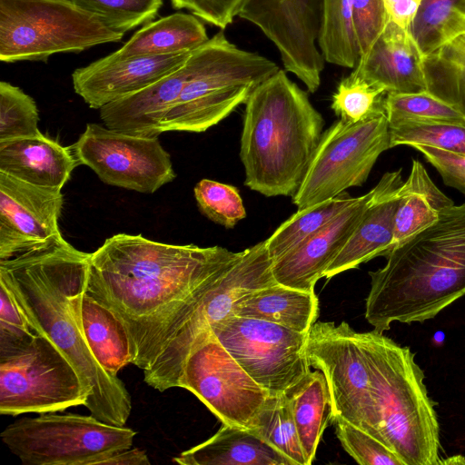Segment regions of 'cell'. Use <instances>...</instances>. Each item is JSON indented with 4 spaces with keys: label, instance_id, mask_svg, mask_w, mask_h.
<instances>
[{
    "label": "cell",
    "instance_id": "cell-1",
    "mask_svg": "<svg viewBox=\"0 0 465 465\" xmlns=\"http://www.w3.org/2000/svg\"><path fill=\"white\" fill-rule=\"evenodd\" d=\"M91 253L63 237L49 245L0 261V282L12 292L34 330L69 359L89 392L84 404L99 420L123 427L132 411L124 382L95 361L84 338L80 303Z\"/></svg>",
    "mask_w": 465,
    "mask_h": 465
},
{
    "label": "cell",
    "instance_id": "cell-2",
    "mask_svg": "<svg viewBox=\"0 0 465 465\" xmlns=\"http://www.w3.org/2000/svg\"><path fill=\"white\" fill-rule=\"evenodd\" d=\"M239 252L118 233L91 253L85 292L124 322L132 353L147 331Z\"/></svg>",
    "mask_w": 465,
    "mask_h": 465
},
{
    "label": "cell",
    "instance_id": "cell-3",
    "mask_svg": "<svg viewBox=\"0 0 465 465\" xmlns=\"http://www.w3.org/2000/svg\"><path fill=\"white\" fill-rule=\"evenodd\" d=\"M369 272L365 319L384 332L394 322H423L465 295V203L394 247Z\"/></svg>",
    "mask_w": 465,
    "mask_h": 465
},
{
    "label": "cell",
    "instance_id": "cell-4",
    "mask_svg": "<svg viewBox=\"0 0 465 465\" xmlns=\"http://www.w3.org/2000/svg\"><path fill=\"white\" fill-rule=\"evenodd\" d=\"M244 104L240 148L244 184L267 197H292L322 138L323 117L282 69L260 84Z\"/></svg>",
    "mask_w": 465,
    "mask_h": 465
},
{
    "label": "cell",
    "instance_id": "cell-5",
    "mask_svg": "<svg viewBox=\"0 0 465 465\" xmlns=\"http://www.w3.org/2000/svg\"><path fill=\"white\" fill-rule=\"evenodd\" d=\"M274 284L266 240L239 252L147 331L132 364L143 370V381L160 392L176 388L196 339L233 314L234 302L243 294Z\"/></svg>",
    "mask_w": 465,
    "mask_h": 465
},
{
    "label": "cell",
    "instance_id": "cell-6",
    "mask_svg": "<svg viewBox=\"0 0 465 465\" xmlns=\"http://www.w3.org/2000/svg\"><path fill=\"white\" fill-rule=\"evenodd\" d=\"M377 429L406 465H440V424L415 354L375 330L361 332Z\"/></svg>",
    "mask_w": 465,
    "mask_h": 465
},
{
    "label": "cell",
    "instance_id": "cell-7",
    "mask_svg": "<svg viewBox=\"0 0 465 465\" xmlns=\"http://www.w3.org/2000/svg\"><path fill=\"white\" fill-rule=\"evenodd\" d=\"M192 71L161 124L162 133H202L227 117L280 68L270 59L242 50L223 31L192 52Z\"/></svg>",
    "mask_w": 465,
    "mask_h": 465
},
{
    "label": "cell",
    "instance_id": "cell-8",
    "mask_svg": "<svg viewBox=\"0 0 465 465\" xmlns=\"http://www.w3.org/2000/svg\"><path fill=\"white\" fill-rule=\"evenodd\" d=\"M125 33L67 0H0V60L45 61L120 42Z\"/></svg>",
    "mask_w": 465,
    "mask_h": 465
},
{
    "label": "cell",
    "instance_id": "cell-9",
    "mask_svg": "<svg viewBox=\"0 0 465 465\" xmlns=\"http://www.w3.org/2000/svg\"><path fill=\"white\" fill-rule=\"evenodd\" d=\"M135 435L92 414L46 412L9 424L0 437L25 465H100L105 457L132 448Z\"/></svg>",
    "mask_w": 465,
    "mask_h": 465
},
{
    "label": "cell",
    "instance_id": "cell-10",
    "mask_svg": "<svg viewBox=\"0 0 465 465\" xmlns=\"http://www.w3.org/2000/svg\"><path fill=\"white\" fill-rule=\"evenodd\" d=\"M89 392L69 359L47 337L0 351V414L62 411Z\"/></svg>",
    "mask_w": 465,
    "mask_h": 465
},
{
    "label": "cell",
    "instance_id": "cell-11",
    "mask_svg": "<svg viewBox=\"0 0 465 465\" xmlns=\"http://www.w3.org/2000/svg\"><path fill=\"white\" fill-rule=\"evenodd\" d=\"M388 149L391 136L384 112L355 124L337 120L322 133L301 186L292 197L297 211L361 186Z\"/></svg>",
    "mask_w": 465,
    "mask_h": 465
},
{
    "label": "cell",
    "instance_id": "cell-12",
    "mask_svg": "<svg viewBox=\"0 0 465 465\" xmlns=\"http://www.w3.org/2000/svg\"><path fill=\"white\" fill-rule=\"evenodd\" d=\"M215 337L270 395L289 394L312 371L308 333L232 314L212 326Z\"/></svg>",
    "mask_w": 465,
    "mask_h": 465
},
{
    "label": "cell",
    "instance_id": "cell-13",
    "mask_svg": "<svg viewBox=\"0 0 465 465\" xmlns=\"http://www.w3.org/2000/svg\"><path fill=\"white\" fill-rule=\"evenodd\" d=\"M306 351L311 366L320 370L326 379L332 405L331 421L341 418L386 443L377 429L361 332L344 321L340 324L315 322L308 332Z\"/></svg>",
    "mask_w": 465,
    "mask_h": 465
},
{
    "label": "cell",
    "instance_id": "cell-14",
    "mask_svg": "<svg viewBox=\"0 0 465 465\" xmlns=\"http://www.w3.org/2000/svg\"><path fill=\"white\" fill-rule=\"evenodd\" d=\"M177 387L194 394L223 424L245 430L253 428L270 396L221 344L212 329L194 341Z\"/></svg>",
    "mask_w": 465,
    "mask_h": 465
},
{
    "label": "cell",
    "instance_id": "cell-15",
    "mask_svg": "<svg viewBox=\"0 0 465 465\" xmlns=\"http://www.w3.org/2000/svg\"><path fill=\"white\" fill-rule=\"evenodd\" d=\"M79 164L91 168L104 183L153 193L173 181L169 153L158 136H141L88 124L70 146Z\"/></svg>",
    "mask_w": 465,
    "mask_h": 465
},
{
    "label": "cell",
    "instance_id": "cell-16",
    "mask_svg": "<svg viewBox=\"0 0 465 465\" xmlns=\"http://www.w3.org/2000/svg\"><path fill=\"white\" fill-rule=\"evenodd\" d=\"M238 16L262 30L277 47L285 70L310 93L318 90L325 63L316 44L322 0H242Z\"/></svg>",
    "mask_w": 465,
    "mask_h": 465
},
{
    "label": "cell",
    "instance_id": "cell-17",
    "mask_svg": "<svg viewBox=\"0 0 465 465\" xmlns=\"http://www.w3.org/2000/svg\"><path fill=\"white\" fill-rule=\"evenodd\" d=\"M60 189L40 187L0 173V261L63 237Z\"/></svg>",
    "mask_w": 465,
    "mask_h": 465
},
{
    "label": "cell",
    "instance_id": "cell-18",
    "mask_svg": "<svg viewBox=\"0 0 465 465\" xmlns=\"http://www.w3.org/2000/svg\"><path fill=\"white\" fill-rule=\"evenodd\" d=\"M191 54L126 58L109 54L75 69L72 74L74 90L90 108L100 109L159 81L181 67Z\"/></svg>",
    "mask_w": 465,
    "mask_h": 465
},
{
    "label": "cell",
    "instance_id": "cell-19",
    "mask_svg": "<svg viewBox=\"0 0 465 465\" xmlns=\"http://www.w3.org/2000/svg\"><path fill=\"white\" fill-rule=\"evenodd\" d=\"M373 189L353 202L298 247L272 262L277 283L314 292L316 282L344 247L361 220Z\"/></svg>",
    "mask_w": 465,
    "mask_h": 465
},
{
    "label": "cell",
    "instance_id": "cell-20",
    "mask_svg": "<svg viewBox=\"0 0 465 465\" xmlns=\"http://www.w3.org/2000/svg\"><path fill=\"white\" fill-rule=\"evenodd\" d=\"M401 169L386 172L373 187V194L350 239L324 273L331 277L375 257L383 256L393 238L399 205Z\"/></svg>",
    "mask_w": 465,
    "mask_h": 465
},
{
    "label": "cell",
    "instance_id": "cell-21",
    "mask_svg": "<svg viewBox=\"0 0 465 465\" xmlns=\"http://www.w3.org/2000/svg\"><path fill=\"white\" fill-rule=\"evenodd\" d=\"M352 72L386 93L426 91L422 54L409 31L391 20Z\"/></svg>",
    "mask_w": 465,
    "mask_h": 465
},
{
    "label": "cell",
    "instance_id": "cell-22",
    "mask_svg": "<svg viewBox=\"0 0 465 465\" xmlns=\"http://www.w3.org/2000/svg\"><path fill=\"white\" fill-rule=\"evenodd\" d=\"M191 71L189 56L181 67L159 81L100 108L102 121L106 127L117 132L159 136L163 134L162 121L179 97Z\"/></svg>",
    "mask_w": 465,
    "mask_h": 465
},
{
    "label": "cell",
    "instance_id": "cell-23",
    "mask_svg": "<svg viewBox=\"0 0 465 465\" xmlns=\"http://www.w3.org/2000/svg\"><path fill=\"white\" fill-rule=\"evenodd\" d=\"M78 164L70 147L43 134L0 142V173L33 185L62 190Z\"/></svg>",
    "mask_w": 465,
    "mask_h": 465
},
{
    "label": "cell",
    "instance_id": "cell-24",
    "mask_svg": "<svg viewBox=\"0 0 465 465\" xmlns=\"http://www.w3.org/2000/svg\"><path fill=\"white\" fill-rule=\"evenodd\" d=\"M173 461L182 465H293L252 430L227 424Z\"/></svg>",
    "mask_w": 465,
    "mask_h": 465
},
{
    "label": "cell",
    "instance_id": "cell-25",
    "mask_svg": "<svg viewBox=\"0 0 465 465\" xmlns=\"http://www.w3.org/2000/svg\"><path fill=\"white\" fill-rule=\"evenodd\" d=\"M233 314L271 322L301 333H308L319 315L315 292L274 284L249 292L233 306Z\"/></svg>",
    "mask_w": 465,
    "mask_h": 465
},
{
    "label": "cell",
    "instance_id": "cell-26",
    "mask_svg": "<svg viewBox=\"0 0 465 465\" xmlns=\"http://www.w3.org/2000/svg\"><path fill=\"white\" fill-rule=\"evenodd\" d=\"M399 197L393 238L384 255L432 224L442 210L454 205V202L433 183L424 165L417 159L411 160L409 176L399 187Z\"/></svg>",
    "mask_w": 465,
    "mask_h": 465
},
{
    "label": "cell",
    "instance_id": "cell-27",
    "mask_svg": "<svg viewBox=\"0 0 465 465\" xmlns=\"http://www.w3.org/2000/svg\"><path fill=\"white\" fill-rule=\"evenodd\" d=\"M208 40L205 26L197 16L175 13L147 23L110 55L126 58L187 53Z\"/></svg>",
    "mask_w": 465,
    "mask_h": 465
},
{
    "label": "cell",
    "instance_id": "cell-28",
    "mask_svg": "<svg viewBox=\"0 0 465 465\" xmlns=\"http://www.w3.org/2000/svg\"><path fill=\"white\" fill-rule=\"evenodd\" d=\"M81 326L99 365L111 376L133 362L131 341L120 318L85 292L80 303Z\"/></svg>",
    "mask_w": 465,
    "mask_h": 465
},
{
    "label": "cell",
    "instance_id": "cell-29",
    "mask_svg": "<svg viewBox=\"0 0 465 465\" xmlns=\"http://www.w3.org/2000/svg\"><path fill=\"white\" fill-rule=\"evenodd\" d=\"M307 465L312 463L322 434L332 420L328 384L320 371L309 375L287 394Z\"/></svg>",
    "mask_w": 465,
    "mask_h": 465
},
{
    "label": "cell",
    "instance_id": "cell-30",
    "mask_svg": "<svg viewBox=\"0 0 465 465\" xmlns=\"http://www.w3.org/2000/svg\"><path fill=\"white\" fill-rule=\"evenodd\" d=\"M426 91L465 117V37L422 56Z\"/></svg>",
    "mask_w": 465,
    "mask_h": 465
},
{
    "label": "cell",
    "instance_id": "cell-31",
    "mask_svg": "<svg viewBox=\"0 0 465 465\" xmlns=\"http://www.w3.org/2000/svg\"><path fill=\"white\" fill-rule=\"evenodd\" d=\"M465 0H421L409 28L422 56L465 34Z\"/></svg>",
    "mask_w": 465,
    "mask_h": 465
},
{
    "label": "cell",
    "instance_id": "cell-32",
    "mask_svg": "<svg viewBox=\"0 0 465 465\" xmlns=\"http://www.w3.org/2000/svg\"><path fill=\"white\" fill-rule=\"evenodd\" d=\"M354 198L343 192L334 198L294 213L266 239L272 262L316 233L350 205Z\"/></svg>",
    "mask_w": 465,
    "mask_h": 465
},
{
    "label": "cell",
    "instance_id": "cell-33",
    "mask_svg": "<svg viewBox=\"0 0 465 465\" xmlns=\"http://www.w3.org/2000/svg\"><path fill=\"white\" fill-rule=\"evenodd\" d=\"M354 0H322L318 46L325 62L354 68L359 60L353 25Z\"/></svg>",
    "mask_w": 465,
    "mask_h": 465
},
{
    "label": "cell",
    "instance_id": "cell-34",
    "mask_svg": "<svg viewBox=\"0 0 465 465\" xmlns=\"http://www.w3.org/2000/svg\"><path fill=\"white\" fill-rule=\"evenodd\" d=\"M251 430L293 465H307L286 393L268 397Z\"/></svg>",
    "mask_w": 465,
    "mask_h": 465
},
{
    "label": "cell",
    "instance_id": "cell-35",
    "mask_svg": "<svg viewBox=\"0 0 465 465\" xmlns=\"http://www.w3.org/2000/svg\"><path fill=\"white\" fill-rule=\"evenodd\" d=\"M386 91L351 72L338 84L331 98L336 116L349 124L384 112Z\"/></svg>",
    "mask_w": 465,
    "mask_h": 465
},
{
    "label": "cell",
    "instance_id": "cell-36",
    "mask_svg": "<svg viewBox=\"0 0 465 465\" xmlns=\"http://www.w3.org/2000/svg\"><path fill=\"white\" fill-rule=\"evenodd\" d=\"M383 107L389 124L404 121L465 124V117L459 111L427 91L387 93Z\"/></svg>",
    "mask_w": 465,
    "mask_h": 465
},
{
    "label": "cell",
    "instance_id": "cell-37",
    "mask_svg": "<svg viewBox=\"0 0 465 465\" xmlns=\"http://www.w3.org/2000/svg\"><path fill=\"white\" fill-rule=\"evenodd\" d=\"M391 148L422 144L465 154V124L404 121L389 124Z\"/></svg>",
    "mask_w": 465,
    "mask_h": 465
},
{
    "label": "cell",
    "instance_id": "cell-38",
    "mask_svg": "<svg viewBox=\"0 0 465 465\" xmlns=\"http://www.w3.org/2000/svg\"><path fill=\"white\" fill-rule=\"evenodd\" d=\"M34 99L19 87L0 82V142L41 135Z\"/></svg>",
    "mask_w": 465,
    "mask_h": 465
},
{
    "label": "cell",
    "instance_id": "cell-39",
    "mask_svg": "<svg viewBox=\"0 0 465 465\" xmlns=\"http://www.w3.org/2000/svg\"><path fill=\"white\" fill-rule=\"evenodd\" d=\"M104 20L114 29L126 33L152 22L163 0H67Z\"/></svg>",
    "mask_w": 465,
    "mask_h": 465
},
{
    "label": "cell",
    "instance_id": "cell-40",
    "mask_svg": "<svg viewBox=\"0 0 465 465\" xmlns=\"http://www.w3.org/2000/svg\"><path fill=\"white\" fill-rule=\"evenodd\" d=\"M200 212L212 222L227 229L246 217V211L236 187L202 179L193 189Z\"/></svg>",
    "mask_w": 465,
    "mask_h": 465
},
{
    "label": "cell",
    "instance_id": "cell-41",
    "mask_svg": "<svg viewBox=\"0 0 465 465\" xmlns=\"http://www.w3.org/2000/svg\"><path fill=\"white\" fill-rule=\"evenodd\" d=\"M331 422L345 451L361 465H406L382 440L368 431L337 418Z\"/></svg>",
    "mask_w": 465,
    "mask_h": 465
},
{
    "label": "cell",
    "instance_id": "cell-42",
    "mask_svg": "<svg viewBox=\"0 0 465 465\" xmlns=\"http://www.w3.org/2000/svg\"><path fill=\"white\" fill-rule=\"evenodd\" d=\"M389 21L383 0H354L352 25L359 58L371 49Z\"/></svg>",
    "mask_w": 465,
    "mask_h": 465
},
{
    "label": "cell",
    "instance_id": "cell-43",
    "mask_svg": "<svg viewBox=\"0 0 465 465\" xmlns=\"http://www.w3.org/2000/svg\"><path fill=\"white\" fill-rule=\"evenodd\" d=\"M0 351L20 345L37 332L8 287L0 282Z\"/></svg>",
    "mask_w": 465,
    "mask_h": 465
},
{
    "label": "cell",
    "instance_id": "cell-44",
    "mask_svg": "<svg viewBox=\"0 0 465 465\" xmlns=\"http://www.w3.org/2000/svg\"><path fill=\"white\" fill-rule=\"evenodd\" d=\"M411 147L420 152L438 171L447 186L465 195V154L422 144H415Z\"/></svg>",
    "mask_w": 465,
    "mask_h": 465
},
{
    "label": "cell",
    "instance_id": "cell-45",
    "mask_svg": "<svg viewBox=\"0 0 465 465\" xmlns=\"http://www.w3.org/2000/svg\"><path fill=\"white\" fill-rule=\"evenodd\" d=\"M175 9H187L204 22L224 29L238 12L242 0H170Z\"/></svg>",
    "mask_w": 465,
    "mask_h": 465
},
{
    "label": "cell",
    "instance_id": "cell-46",
    "mask_svg": "<svg viewBox=\"0 0 465 465\" xmlns=\"http://www.w3.org/2000/svg\"><path fill=\"white\" fill-rule=\"evenodd\" d=\"M391 21L409 31L421 0H383Z\"/></svg>",
    "mask_w": 465,
    "mask_h": 465
},
{
    "label": "cell",
    "instance_id": "cell-47",
    "mask_svg": "<svg viewBox=\"0 0 465 465\" xmlns=\"http://www.w3.org/2000/svg\"><path fill=\"white\" fill-rule=\"evenodd\" d=\"M151 462L145 450L130 448L118 450L105 457L100 465H150Z\"/></svg>",
    "mask_w": 465,
    "mask_h": 465
},
{
    "label": "cell",
    "instance_id": "cell-48",
    "mask_svg": "<svg viewBox=\"0 0 465 465\" xmlns=\"http://www.w3.org/2000/svg\"><path fill=\"white\" fill-rule=\"evenodd\" d=\"M440 464H465V458L461 455L449 457L441 460Z\"/></svg>",
    "mask_w": 465,
    "mask_h": 465
},
{
    "label": "cell",
    "instance_id": "cell-49",
    "mask_svg": "<svg viewBox=\"0 0 465 465\" xmlns=\"http://www.w3.org/2000/svg\"><path fill=\"white\" fill-rule=\"evenodd\" d=\"M463 36L465 37V34L463 35Z\"/></svg>",
    "mask_w": 465,
    "mask_h": 465
},
{
    "label": "cell",
    "instance_id": "cell-50",
    "mask_svg": "<svg viewBox=\"0 0 465 465\" xmlns=\"http://www.w3.org/2000/svg\"><path fill=\"white\" fill-rule=\"evenodd\" d=\"M464 10H465V6H464Z\"/></svg>",
    "mask_w": 465,
    "mask_h": 465
}]
</instances>
